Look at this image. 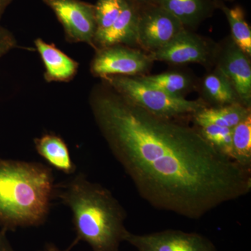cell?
<instances>
[{
	"mask_svg": "<svg viewBox=\"0 0 251 251\" xmlns=\"http://www.w3.org/2000/svg\"><path fill=\"white\" fill-rule=\"evenodd\" d=\"M92 108L114 156L156 209L199 219L250 192L251 168L218 152L197 128L152 115L120 94L99 95Z\"/></svg>",
	"mask_w": 251,
	"mask_h": 251,
	"instance_id": "1",
	"label": "cell"
},
{
	"mask_svg": "<svg viewBox=\"0 0 251 251\" xmlns=\"http://www.w3.org/2000/svg\"><path fill=\"white\" fill-rule=\"evenodd\" d=\"M54 196L70 208L78 242L93 251H119L128 232L126 214L109 190L78 174L54 185Z\"/></svg>",
	"mask_w": 251,
	"mask_h": 251,
	"instance_id": "2",
	"label": "cell"
},
{
	"mask_svg": "<svg viewBox=\"0 0 251 251\" xmlns=\"http://www.w3.org/2000/svg\"><path fill=\"white\" fill-rule=\"evenodd\" d=\"M54 196L53 175L49 167L0 158V226L3 229L44 224Z\"/></svg>",
	"mask_w": 251,
	"mask_h": 251,
	"instance_id": "3",
	"label": "cell"
},
{
	"mask_svg": "<svg viewBox=\"0 0 251 251\" xmlns=\"http://www.w3.org/2000/svg\"><path fill=\"white\" fill-rule=\"evenodd\" d=\"M105 78L122 97L150 113L163 118L173 120L183 115H193L206 107L200 100L170 95L138 77L112 75Z\"/></svg>",
	"mask_w": 251,
	"mask_h": 251,
	"instance_id": "4",
	"label": "cell"
},
{
	"mask_svg": "<svg viewBox=\"0 0 251 251\" xmlns=\"http://www.w3.org/2000/svg\"><path fill=\"white\" fill-rule=\"evenodd\" d=\"M125 242L138 251H216L211 241L201 234L173 229L147 234L128 231Z\"/></svg>",
	"mask_w": 251,
	"mask_h": 251,
	"instance_id": "5",
	"label": "cell"
},
{
	"mask_svg": "<svg viewBox=\"0 0 251 251\" xmlns=\"http://www.w3.org/2000/svg\"><path fill=\"white\" fill-rule=\"evenodd\" d=\"M184 29L176 18L157 5L139 14L137 44L151 53L171 42Z\"/></svg>",
	"mask_w": 251,
	"mask_h": 251,
	"instance_id": "6",
	"label": "cell"
},
{
	"mask_svg": "<svg viewBox=\"0 0 251 251\" xmlns=\"http://www.w3.org/2000/svg\"><path fill=\"white\" fill-rule=\"evenodd\" d=\"M149 54L120 45L104 48L94 58L92 72L102 77L112 75L133 76L143 74L151 66Z\"/></svg>",
	"mask_w": 251,
	"mask_h": 251,
	"instance_id": "7",
	"label": "cell"
},
{
	"mask_svg": "<svg viewBox=\"0 0 251 251\" xmlns=\"http://www.w3.org/2000/svg\"><path fill=\"white\" fill-rule=\"evenodd\" d=\"M62 23L69 39L92 44L97 31L94 6L76 0H46Z\"/></svg>",
	"mask_w": 251,
	"mask_h": 251,
	"instance_id": "8",
	"label": "cell"
},
{
	"mask_svg": "<svg viewBox=\"0 0 251 251\" xmlns=\"http://www.w3.org/2000/svg\"><path fill=\"white\" fill-rule=\"evenodd\" d=\"M149 56L152 62L161 61L175 64H205L210 57V51L202 39L184 29L171 42L149 54Z\"/></svg>",
	"mask_w": 251,
	"mask_h": 251,
	"instance_id": "9",
	"label": "cell"
},
{
	"mask_svg": "<svg viewBox=\"0 0 251 251\" xmlns=\"http://www.w3.org/2000/svg\"><path fill=\"white\" fill-rule=\"evenodd\" d=\"M218 69L233 86L241 103L251 108V66L249 56L230 41L221 52Z\"/></svg>",
	"mask_w": 251,
	"mask_h": 251,
	"instance_id": "10",
	"label": "cell"
},
{
	"mask_svg": "<svg viewBox=\"0 0 251 251\" xmlns=\"http://www.w3.org/2000/svg\"><path fill=\"white\" fill-rule=\"evenodd\" d=\"M139 13L129 0H126L121 14L111 27L96 34L94 41L102 47L126 44H137Z\"/></svg>",
	"mask_w": 251,
	"mask_h": 251,
	"instance_id": "11",
	"label": "cell"
},
{
	"mask_svg": "<svg viewBox=\"0 0 251 251\" xmlns=\"http://www.w3.org/2000/svg\"><path fill=\"white\" fill-rule=\"evenodd\" d=\"M39 51L46 67V79L49 81H67L75 75L78 64L55 46L36 39Z\"/></svg>",
	"mask_w": 251,
	"mask_h": 251,
	"instance_id": "12",
	"label": "cell"
},
{
	"mask_svg": "<svg viewBox=\"0 0 251 251\" xmlns=\"http://www.w3.org/2000/svg\"><path fill=\"white\" fill-rule=\"evenodd\" d=\"M251 115V108L242 103H234L213 108L205 107L193 117L198 126L212 125L233 128Z\"/></svg>",
	"mask_w": 251,
	"mask_h": 251,
	"instance_id": "13",
	"label": "cell"
},
{
	"mask_svg": "<svg viewBox=\"0 0 251 251\" xmlns=\"http://www.w3.org/2000/svg\"><path fill=\"white\" fill-rule=\"evenodd\" d=\"M37 152L51 166L66 173L72 174L75 171L69 149L64 140L57 135L47 134L34 140Z\"/></svg>",
	"mask_w": 251,
	"mask_h": 251,
	"instance_id": "14",
	"label": "cell"
},
{
	"mask_svg": "<svg viewBox=\"0 0 251 251\" xmlns=\"http://www.w3.org/2000/svg\"><path fill=\"white\" fill-rule=\"evenodd\" d=\"M202 89L204 98L216 106L241 103L233 86L218 69L204 77Z\"/></svg>",
	"mask_w": 251,
	"mask_h": 251,
	"instance_id": "15",
	"label": "cell"
},
{
	"mask_svg": "<svg viewBox=\"0 0 251 251\" xmlns=\"http://www.w3.org/2000/svg\"><path fill=\"white\" fill-rule=\"evenodd\" d=\"M158 6L176 18L184 27H195L207 13L204 0H155Z\"/></svg>",
	"mask_w": 251,
	"mask_h": 251,
	"instance_id": "16",
	"label": "cell"
},
{
	"mask_svg": "<svg viewBox=\"0 0 251 251\" xmlns=\"http://www.w3.org/2000/svg\"><path fill=\"white\" fill-rule=\"evenodd\" d=\"M232 34V41L249 57L251 55V30L245 18L244 10L239 6L222 8Z\"/></svg>",
	"mask_w": 251,
	"mask_h": 251,
	"instance_id": "17",
	"label": "cell"
},
{
	"mask_svg": "<svg viewBox=\"0 0 251 251\" xmlns=\"http://www.w3.org/2000/svg\"><path fill=\"white\" fill-rule=\"evenodd\" d=\"M138 77L143 82L176 97H184L192 85L191 77L181 73H164Z\"/></svg>",
	"mask_w": 251,
	"mask_h": 251,
	"instance_id": "18",
	"label": "cell"
},
{
	"mask_svg": "<svg viewBox=\"0 0 251 251\" xmlns=\"http://www.w3.org/2000/svg\"><path fill=\"white\" fill-rule=\"evenodd\" d=\"M232 159L251 168V115L232 128Z\"/></svg>",
	"mask_w": 251,
	"mask_h": 251,
	"instance_id": "19",
	"label": "cell"
},
{
	"mask_svg": "<svg viewBox=\"0 0 251 251\" xmlns=\"http://www.w3.org/2000/svg\"><path fill=\"white\" fill-rule=\"evenodd\" d=\"M197 129L218 152L232 159V128L209 125Z\"/></svg>",
	"mask_w": 251,
	"mask_h": 251,
	"instance_id": "20",
	"label": "cell"
},
{
	"mask_svg": "<svg viewBox=\"0 0 251 251\" xmlns=\"http://www.w3.org/2000/svg\"><path fill=\"white\" fill-rule=\"evenodd\" d=\"M126 1V0H98L94 6L97 23L96 34L103 32L111 27L121 14Z\"/></svg>",
	"mask_w": 251,
	"mask_h": 251,
	"instance_id": "21",
	"label": "cell"
},
{
	"mask_svg": "<svg viewBox=\"0 0 251 251\" xmlns=\"http://www.w3.org/2000/svg\"><path fill=\"white\" fill-rule=\"evenodd\" d=\"M16 44L14 37L2 29H0V57L4 55Z\"/></svg>",
	"mask_w": 251,
	"mask_h": 251,
	"instance_id": "22",
	"label": "cell"
},
{
	"mask_svg": "<svg viewBox=\"0 0 251 251\" xmlns=\"http://www.w3.org/2000/svg\"><path fill=\"white\" fill-rule=\"evenodd\" d=\"M6 229H3L0 231V251H16L11 247L7 237Z\"/></svg>",
	"mask_w": 251,
	"mask_h": 251,
	"instance_id": "23",
	"label": "cell"
},
{
	"mask_svg": "<svg viewBox=\"0 0 251 251\" xmlns=\"http://www.w3.org/2000/svg\"><path fill=\"white\" fill-rule=\"evenodd\" d=\"M77 242H78V241L75 239V241H74V242L72 243V245H71L69 248H68L67 249H66L65 251L60 250V249H58V248L56 247L55 245H54V244H49L46 245L44 251H70L71 249H72L74 246L76 245Z\"/></svg>",
	"mask_w": 251,
	"mask_h": 251,
	"instance_id": "24",
	"label": "cell"
},
{
	"mask_svg": "<svg viewBox=\"0 0 251 251\" xmlns=\"http://www.w3.org/2000/svg\"><path fill=\"white\" fill-rule=\"evenodd\" d=\"M5 0H0V11H1V8H2L3 5L4 4Z\"/></svg>",
	"mask_w": 251,
	"mask_h": 251,
	"instance_id": "25",
	"label": "cell"
},
{
	"mask_svg": "<svg viewBox=\"0 0 251 251\" xmlns=\"http://www.w3.org/2000/svg\"><path fill=\"white\" fill-rule=\"evenodd\" d=\"M135 1H140V2H149L151 0H135Z\"/></svg>",
	"mask_w": 251,
	"mask_h": 251,
	"instance_id": "26",
	"label": "cell"
}]
</instances>
